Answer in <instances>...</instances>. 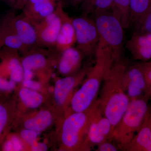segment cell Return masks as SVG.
<instances>
[{
  "label": "cell",
  "instance_id": "1",
  "mask_svg": "<svg viewBox=\"0 0 151 151\" xmlns=\"http://www.w3.org/2000/svg\"><path fill=\"white\" fill-rule=\"evenodd\" d=\"M95 62L81 87L74 93L70 101L73 112H81L90 108L95 101L105 76L115 62L111 49L99 41L95 53Z\"/></svg>",
  "mask_w": 151,
  "mask_h": 151
},
{
  "label": "cell",
  "instance_id": "2",
  "mask_svg": "<svg viewBox=\"0 0 151 151\" xmlns=\"http://www.w3.org/2000/svg\"><path fill=\"white\" fill-rule=\"evenodd\" d=\"M127 66L121 59L114 63L105 76L100 97L97 99L103 115L111 122L113 131L130 102L123 83Z\"/></svg>",
  "mask_w": 151,
  "mask_h": 151
},
{
  "label": "cell",
  "instance_id": "3",
  "mask_svg": "<svg viewBox=\"0 0 151 151\" xmlns=\"http://www.w3.org/2000/svg\"><path fill=\"white\" fill-rule=\"evenodd\" d=\"M149 94L130 101L119 123L113 130L111 139L122 150L131 142L145 121L149 111Z\"/></svg>",
  "mask_w": 151,
  "mask_h": 151
},
{
  "label": "cell",
  "instance_id": "4",
  "mask_svg": "<svg viewBox=\"0 0 151 151\" xmlns=\"http://www.w3.org/2000/svg\"><path fill=\"white\" fill-rule=\"evenodd\" d=\"M100 40L113 52L115 61L121 59L124 42V29L121 22L111 10L92 14Z\"/></svg>",
  "mask_w": 151,
  "mask_h": 151
},
{
  "label": "cell",
  "instance_id": "5",
  "mask_svg": "<svg viewBox=\"0 0 151 151\" xmlns=\"http://www.w3.org/2000/svg\"><path fill=\"white\" fill-rule=\"evenodd\" d=\"M96 100L86 111L73 112L68 116L63 124L61 140L63 145L69 149L79 147L84 134L88 133L92 113Z\"/></svg>",
  "mask_w": 151,
  "mask_h": 151
},
{
  "label": "cell",
  "instance_id": "6",
  "mask_svg": "<svg viewBox=\"0 0 151 151\" xmlns=\"http://www.w3.org/2000/svg\"><path fill=\"white\" fill-rule=\"evenodd\" d=\"M72 20L76 33V48L83 56L95 54L100 37L93 17L81 13Z\"/></svg>",
  "mask_w": 151,
  "mask_h": 151
},
{
  "label": "cell",
  "instance_id": "7",
  "mask_svg": "<svg viewBox=\"0 0 151 151\" xmlns=\"http://www.w3.org/2000/svg\"><path fill=\"white\" fill-rule=\"evenodd\" d=\"M62 3V0H60L53 13L39 22L33 24L36 30L38 46L54 49L61 27L60 7Z\"/></svg>",
  "mask_w": 151,
  "mask_h": 151
},
{
  "label": "cell",
  "instance_id": "8",
  "mask_svg": "<svg viewBox=\"0 0 151 151\" xmlns=\"http://www.w3.org/2000/svg\"><path fill=\"white\" fill-rule=\"evenodd\" d=\"M123 83L130 101L150 94L140 63L127 66L124 73Z\"/></svg>",
  "mask_w": 151,
  "mask_h": 151
},
{
  "label": "cell",
  "instance_id": "9",
  "mask_svg": "<svg viewBox=\"0 0 151 151\" xmlns=\"http://www.w3.org/2000/svg\"><path fill=\"white\" fill-rule=\"evenodd\" d=\"M63 4L60 5V14L61 24L54 49L60 54L65 50L73 47L76 43V33L72 18L63 10Z\"/></svg>",
  "mask_w": 151,
  "mask_h": 151
},
{
  "label": "cell",
  "instance_id": "10",
  "mask_svg": "<svg viewBox=\"0 0 151 151\" xmlns=\"http://www.w3.org/2000/svg\"><path fill=\"white\" fill-rule=\"evenodd\" d=\"M126 47L134 59L148 61L151 59V33L135 30L127 41Z\"/></svg>",
  "mask_w": 151,
  "mask_h": 151
},
{
  "label": "cell",
  "instance_id": "11",
  "mask_svg": "<svg viewBox=\"0 0 151 151\" xmlns=\"http://www.w3.org/2000/svg\"><path fill=\"white\" fill-rule=\"evenodd\" d=\"M90 68H83L76 74L60 78L55 82L54 98L58 105H63L68 100L74 87L87 75Z\"/></svg>",
  "mask_w": 151,
  "mask_h": 151
},
{
  "label": "cell",
  "instance_id": "12",
  "mask_svg": "<svg viewBox=\"0 0 151 151\" xmlns=\"http://www.w3.org/2000/svg\"><path fill=\"white\" fill-rule=\"evenodd\" d=\"M11 22L27 52L38 46L35 27L27 17L22 13L12 19Z\"/></svg>",
  "mask_w": 151,
  "mask_h": 151
},
{
  "label": "cell",
  "instance_id": "13",
  "mask_svg": "<svg viewBox=\"0 0 151 151\" xmlns=\"http://www.w3.org/2000/svg\"><path fill=\"white\" fill-rule=\"evenodd\" d=\"M60 1L49 0L31 4H26L22 10V13L33 24L37 23L53 13Z\"/></svg>",
  "mask_w": 151,
  "mask_h": 151
},
{
  "label": "cell",
  "instance_id": "14",
  "mask_svg": "<svg viewBox=\"0 0 151 151\" xmlns=\"http://www.w3.org/2000/svg\"><path fill=\"white\" fill-rule=\"evenodd\" d=\"M58 69L63 75L69 76L75 73L80 67L83 55L77 48L70 47L60 54Z\"/></svg>",
  "mask_w": 151,
  "mask_h": 151
},
{
  "label": "cell",
  "instance_id": "15",
  "mask_svg": "<svg viewBox=\"0 0 151 151\" xmlns=\"http://www.w3.org/2000/svg\"><path fill=\"white\" fill-rule=\"evenodd\" d=\"M101 112L99 102L97 99L96 106L91 117L86 139V145L90 149L91 146L97 145L108 140L104 135L99 121V116Z\"/></svg>",
  "mask_w": 151,
  "mask_h": 151
},
{
  "label": "cell",
  "instance_id": "16",
  "mask_svg": "<svg viewBox=\"0 0 151 151\" xmlns=\"http://www.w3.org/2000/svg\"><path fill=\"white\" fill-rule=\"evenodd\" d=\"M123 151H151V129L147 116L140 129Z\"/></svg>",
  "mask_w": 151,
  "mask_h": 151
},
{
  "label": "cell",
  "instance_id": "17",
  "mask_svg": "<svg viewBox=\"0 0 151 151\" xmlns=\"http://www.w3.org/2000/svg\"><path fill=\"white\" fill-rule=\"evenodd\" d=\"M42 47L37 46L27 52V55L22 60L24 70H41L47 64V60Z\"/></svg>",
  "mask_w": 151,
  "mask_h": 151
},
{
  "label": "cell",
  "instance_id": "18",
  "mask_svg": "<svg viewBox=\"0 0 151 151\" xmlns=\"http://www.w3.org/2000/svg\"><path fill=\"white\" fill-rule=\"evenodd\" d=\"M151 6V0H130V27L137 29Z\"/></svg>",
  "mask_w": 151,
  "mask_h": 151
},
{
  "label": "cell",
  "instance_id": "19",
  "mask_svg": "<svg viewBox=\"0 0 151 151\" xmlns=\"http://www.w3.org/2000/svg\"><path fill=\"white\" fill-rule=\"evenodd\" d=\"M111 10L121 22L124 29L129 27L130 0H113Z\"/></svg>",
  "mask_w": 151,
  "mask_h": 151
},
{
  "label": "cell",
  "instance_id": "20",
  "mask_svg": "<svg viewBox=\"0 0 151 151\" xmlns=\"http://www.w3.org/2000/svg\"><path fill=\"white\" fill-rule=\"evenodd\" d=\"M52 122V116L48 111H40L34 117L31 118L25 122L24 127L26 129L40 132L43 131L50 126Z\"/></svg>",
  "mask_w": 151,
  "mask_h": 151
},
{
  "label": "cell",
  "instance_id": "21",
  "mask_svg": "<svg viewBox=\"0 0 151 151\" xmlns=\"http://www.w3.org/2000/svg\"><path fill=\"white\" fill-rule=\"evenodd\" d=\"M7 26L5 27L2 31V42L4 44L9 48L16 50L27 53L26 50L19 36L17 34L14 29L10 21Z\"/></svg>",
  "mask_w": 151,
  "mask_h": 151
},
{
  "label": "cell",
  "instance_id": "22",
  "mask_svg": "<svg viewBox=\"0 0 151 151\" xmlns=\"http://www.w3.org/2000/svg\"><path fill=\"white\" fill-rule=\"evenodd\" d=\"M113 0H85L81 5L82 14H93L111 9Z\"/></svg>",
  "mask_w": 151,
  "mask_h": 151
},
{
  "label": "cell",
  "instance_id": "23",
  "mask_svg": "<svg viewBox=\"0 0 151 151\" xmlns=\"http://www.w3.org/2000/svg\"><path fill=\"white\" fill-rule=\"evenodd\" d=\"M19 95L24 105L32 109L37 108L43 101V97L41 94L35 90L25 87L20 90Z\"/></svg>",
  "mask_w": 151,
  "mask_h": 151
},
{
  "label": "cell",
  "instance_id": "24",
  "mask_svg": "<svg viewBox=\"0 0 151 151\" xmlns=\"http://www.w3.org/2000/svg\"><path fill=\"white\" fill-rule=\"evenodd\" d=\"M135 30L142 33H151V6Z\"/></svg>",
  "mask_w": 151,
  "mask_h": 151
},
{
  "label": "cell",
  "instance_id": "25",
  "mask_svg": "<svg viewBox=\"0 0 151 151\" xmlns=\"http://www.w3.org/2000/svg\"><path fill=\"white\" fill-rule=\"evenodd\" d=\"M37 133L34 130L25 129L21 132V136L24 140L32 146L35 143L37 139Z\"/></svg>",
  "mask_w": 151,
  "mask_h": 151
},
{
  "label": "cell",
  "instance_id": "26",
  "mask_svg": "<svg viewBox=\"0 0 151 151\" xmlns=\"http://www.w3.org/2000/svg\"><path fill=\"white\" fill-rule=\"evenodd\" d=\"M10 72L11 79L15 82H20L23 79L24 70L22 63L12 69Z\"/></svg>",
  "mask_w": 151,
  "mask_h": 151
},
{
  "label": "cell",
  "instance_id": "27",
  "mask_svg": "<svg viewBox=\"0 0 151 151\" xmlns=\"http://www.w3.org/2000/svg\"><path fill=\"white\" fill-rule=\"evenodd\" d=\"M140 65L145 76L149 93L151 89V62L141 63Z\"/></svg>",
  "mask_w": 151,
  "mask_h": 151
},
{
  "label": "cell",
  "instance_id": "28",
  "mask_svg": "<svg viewBox=\"0 0 151 151\" xmlns=\"http://www.w3.org/2000/svg\"><path fill=\"white\" fill-rule=\"evenodd\" d=\"M109 140H106L103 142L97 145V151H119V149L117 145H114Z\"/></svg>",
  "mask_w": 151,
  "mask_h": 151
},
{
  "label": "cell",
  "instance_id": "29",
  "mask_svg": "<svg viewBox=\"0 0 151 151\" xmlns=\"http://www.w3.org/2000/svg\"><path fill=\"white\" fill-rule=\"evenodd\" d=\"M7 121V113L6 108L0 105V134L2 132Z\"/></svg>",
  "mask_w": 151,
  "mask_h": 151
},
{
  "label": "cell",
  "instance_id": "30",
  "mask_svg": "<svg viewBox=\"0 0 151 151\" xmlns=\"http://www.w3.org/2000/svg\"><path fill=\"white\" fill-rule=\"evenodd\" d=\"M16 82L13 80L7 81L4 78H0V90L9 91L13 89Z\"/></svg>",
  "mask_w": 151,
  "mask_h": 151
},
{
  "label": "cell",
  "instance_id": "31",
  "mask_svg": "<svg viewBox=\"0 0 151 151\" xmlns=\"http://www.w3.org/2000/svg\"><path fill=\"white\" fill-rule=\"evenodd\" d=\"M23 85L25 88L32 89V90H39L40 88V84L37 81L31 80H24Z\"/></svg>",
  "mask_w": 151,
  "mask_h": 151
},
{
  "label": "cell",
  "instance_id": "32",
  "mask_svg": "<svg viewBox=\"0 0 151 151\" xmlns=\"http://www.w3.org/2000/svg\"><path fill=\"white\" fill-rule=\"evenodd\" d=\"M11 140L12 143L13 151H21L23 150V148L22 145L18 138L14 136L12 138Z\"/></svg>",
  "mask_w": 151,
  "mask_h": 151
},
{
  "label": "cell",
  "instance_id": "33",
  "mask_svg": "<svg viewBox=\"0 0 151 151\" xmlns=\"http://www.w3.org/2000/svg\"><path fill=\"white\" fill-rule=\"evenodd\" d=\"M32 146V150L33 151H45L47 150L46 145L43 143H35Z\"/></svg>",
  "mask_w": 151,
  "mask_h": 151
},
{
  "label": "cell",
  "instance_id": "34",
  "mask_svg": "<svg viewBox=\"0 0 151 151\" xmlns=\"http://www.w3.org/2000/svg\"><path fill=\"white\" fill-rule=\"evenodd\" d=\"M62 2H65L69 5L72 6H77L79 5H81L85 0H62Z\"/></svg>",
  "mask_w": 151,
  "mask_h": 151
},
{
  "label": "cell",
  "instance_id": "35",
  "mask_svg": "<svg viewBox=\"0 0 151 151\" xmlns=\"http://www.w3.org/2000/svg\"><path fill=\"white\" fill-rule=\"evenodd\" d=\"M19 64H20V63L19 61V59L17 58H12L9 62L8 68L9 70L10 71L12 69L15 67L17 65H19Z\"/></svg>",
  "mask_w": 151,
  "mask_h": 151
},
{
  "label": "cell",
  "instance_id": "36",
  "mask_svg": "<svg viewBox=\"0 0 151 151\" xmlns=\"http://www.w3.org/2000/svg\"><path fill=\"white\" fill-rule=\"evenodd\" d=\"M29 0H17L15 7L19 9L22 10Z\"/></svg>",
  "mask_w": 151,
  "mask_h": 151
},
{
  "label": "cell",
  "instance_id": "37",
  "mask_svg": "<svg viewBox=\"0 0 151 151\" xmlns=\"http://www.w3.org/2000/svg\"><path fill=\"white\" fill-rule=\"evenodd\" d=\"M33 76V73L32 71L30 70H24L23 78L24 80H31L32 79Z\"/></svg>",
  "mask_w": 151,
  "mask_h": 151
},
{
  "label": "cell",
  "instance_id": "38",
  "mask_svg": "<svg viewBox=\"0 0 151 151\" xmlns=\"http://www.w3.org/2000/svg\"><path fill=\"white\" fill-rule=\"evenodd\" d=\"M4 149L5 151H13L12 143L11 140H9L6 142L4 146Z\"/></svg>",
  "mask_w": 151,
  "mask_h": 151
},
{
  "label": "cell",
  "instance_id": "39",
  "mask_svg": "<svg viewBox=\"0 0 151 151\" xmlns=\"http://www.w3.org/2000/svg\"><path fill=\"white\" fill-rule=\"evenodd\" d=\"M147 119L149 124V126L151 129V108H149L148 112L147 115Z\"/></svg>",
  "mask_w": 151,
  "mask_h": 151
},
{
  "label": "cell",
  "instance_id": "40",
  "mask_svg": "<svg viewBox=\"0 0 151 151\" xmlns=\"http://www.w3.org/2000/svg\"><path fill=\"white\" fill-rule=\"evenodd\" d=\"M49 1V0H29L26 4H36V3L42 2L46 1Z\"/></svg>",
  "mask_w": 151,
  "mask_h": 151
},
{
  "label": "cell",
  "instance_id": "41",
  "mask_svg": "<svg viewBox=\"0 0 151 151\" xmlns=\"http://www.w3.org/2000/svg\"><path fill=\"white\" fill-rule=\"evenodd\" d=\"M8 1L11 3V4H13V5L14 6L17 0H8Z\"/></svg>",
  "mask_w": 151,
  "mask_h": 151
},
{
  "label": "cell",
  "instance_id": "42",
  "mask_svg": "<svg viewBox=\"0 0 151 151\" xmlns=\"http://www.w3.org/2000/svg\"><path fill=\"white\" fill-rule=\"evenodd\" d=\"M150 97L151 98V89L150 90Z\"/></svg>",
  "mask_w": 151,
  "mask_h": 151
}]
</instances>
